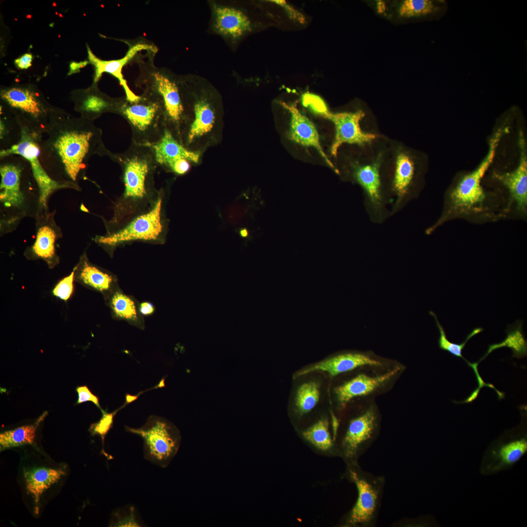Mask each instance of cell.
Masks as SVG:
<instances>
[{
  "label": "cell",
  "instance_id": "1",
  "mask_svg": "<svg viewBox=\"0 0 527 527\" xmlns=\"http://www.w3.org/2000/svg\"><path fill=\"white\" fill-rule=\"evenodd\" d=\"M98 135L90 121L54 107L40 143V158L49 175L77 188Z\"/></svg>",
  "mask_w": 527,
  "mask_h": 527
},
{
  "label": "cell",
  "instance_id": "2",
  "mask_svg": "<svg viewBox=\"0 0 527 527\" xmlns=\"http://www.w3.org/2000/svg\"><path fill=\"white\" fill-rule=\"evenodd\" d=\"M389 142V139L380 135L372 142L362 145L361 159L350 165L351 177L362 188L367 214L376 224L383 223L391 216L382 178Z\"/></svg>",
  "mask_w": 527,
  "mask_h": 527
},
{
  "label": "cell",
  "instance_id": "3",
  "mask_svg": "<svg viewBox=\"0 0 527 527\" xmlns=\"http://www.w3.org/2000/svg\"><path fill=\"white\" fill-rule=\"evenodd\" d=\"M419 177V166L414 151L404 143L390 139L382 178L391 216L416 197Z\"/></svg>",
  "mask_w": 527,
  "mask_h": 527
},
{
  "label": "cell",
  "instance_id": "4",
  "mask_svg": "<svg viewBox=\"0 0 527 527\" xmlns=\"http://www.w3.org/2000/svg\"><path fill=\"white\" fill-rule=\"evenodd\" d=\"M1 105L11 112L20 127L42 136L53 109L35 85L15 84L0 89Z\"/></svg>",
  "mask_w": 527,
  "mask_h": 527
},
{
  "label": "cell",
  "instance_id": "5",
  "mask_svg": "<svg viewBox=\"0 0 527 527\" xmlns=\"http://www.w3.org/2000/svg\"><path fill=\"white\" fill-rule=\"evenodd\" d=\"M348 474L358 491L357 501L345 521V527L375 526L381 508L385 479L348 464Z\"/></svg>",
  "mask_w": 527,
  "mask_h": 527
},
{
  "label": "cell",
  "instance_id": "6",
  "mask_svg": "<svg viewBox=\"0 0 527 527\" xmlns=\"http://www.w3.org/2000/svg\"><path fill=\"white\" fill-rule=\"evenodd\" d=\"M125 429L142 438L144 458L160 467H167L180 448L182 438L179 430L163 417L151 415L142 427L126 426Z\"/></svg>",
  "mask_w": 527,
  "mask_h": 527
},
{
  "label": "cell",
  "instance_id": "7",
  "mask_svg": "<svg viewBox=\"0 0 527 527\" xmlns=\"http://www.w3.org/2000/svg\"><path fill=\"white\" fill-rule=\"evenodd\" d=\"M525 424L506 431L494 440L486 450L480 472L484 476L509 470L527 452V435Z\"/></svg>",
  "mask_w": 527,
  "mask_h": 527
},
{
  "label": "cell",
  "instance_id": "8",
  "mask_svg": "<svg viewBox=\"0 0 527 527\" xmlns=\"http://www.w3.org/2000/svg\"><path fill=\"white\" fill-rule=\"evenodd\" d=\"M0 201L6 208L20 209L26 194L37 186L30 164L19 155L0 159Z\"/></svg>",
  "mask_w": 527,
  "mask_h": 527
},
{
  "label": "cell",
  "instance_id": "9",
  "mask_svg": "<svg viewBox=\"0 0 527 527\" xmlns=\"http://www.w3.org/2000/svg\"><path fill=\"white\" fill-rule=\"evenodd\" d=\"M42 136L27 128L21 127V136L19 142L8 149L0 150V158L19 155L28 161L38 188L39 202L42 206L46 207L49 197L54 191L68 187L54 180L44 167L40 158V143Z\"/></svg>",
  "mask_w": 527,
  "mask_h": 527
},
{
  "label": "cell",
  "instance_id": "10",
  "mask_svg": "<svg viewBox=\"0 0 527 527\" xmlns=\"http://www.w3.org/2000/svg\"><path fill=\"white\" fill-rule=\"evenodd\" d=\"M507 128H500L490 139L488 153L471 173L466 175L452 191L451 206L455 210L465 212L478 208L484 203L486 196L481 182L486 172L492 163L498 143Z\"/></svg>",
  "mask_w": 527,
  "mask_h": 527
},
{
  "label": "cell",
  "instance_id": "11",
  "mask_svg": "<svg viewBox=\"0 0 527 527\" xmlns=\"http://www.w3.org/2000/svg\"><path fill=\"white\" fill-rule=\"evenodd\" d=\"M377 415L372 408L349 422L341 443V454L348 464L356 463L370 446L378 428Z\"/></svg>",
  "mask_w": 527,
  "mask_h": 527
},
{
  "label": "cell",
  "instance_id": "12",
  "mask_svg": "<svg viewBox=\"0 0 527 527\" xmlns=\"http://www.w3.org/2000/svg\"><path fill=\"white\" fill-rule=\"evenodd\" d=\"M321 115L330 120L334 125L335 134L330 152L336 158L340 147L343 144L365 145L372 142L380 136L362 130L360 122L365 116L362 110L334 113L327 109Z\"/></svg>",
  "mask_w": 527,
  "mask_h": 527
},
{
  "label": "cell",
  "instance_id": "13",
  "mask_svg": "<svg viewBox=\"0 0 527 527\" xmlns=\"http://www.w3.org/2000/svg\"><path fill=\"white\" fill-rule=\"evenodd\" d=\"M162 200H157L154 207L147 213L134 219L123 229L112 234L100 236L97 241L103 245L114 246L132 240H155L162 232L161 213Z\"/></svg>",
  "mask_w": 527,
  "mask_h": 527
},
{
  "label": "cell",
  "instance_id": "14",
  "mask_svg": "<svg viewBox=\"0 0 527 527\" xmlns=\"http://www.w3.org/2000/svg\"><path fill=\"white\" fill-rule=\"evenodd\" d=\"M126 43L128 49L125 55L120 59L112 60H103L99 58L92 52L89 46L87 45L88 59L89 62L94 68L93 83H97L103 73L110 74L118 80L123 87L126 95V100L129 102H136L140 99L141 97L136 95L130 89L122 74V69L140 52L158 49L155 45L143 41H126Z\"/></svg>",
  "mask_w": 527,
  "mask_h": 527
},
{
  "label": "cell",
  "instance_id": "15",
  "mask_svg": "<svg viewBox=\"0 0 527 527\" xmlns=\"http://www.w3.org/2000/svg\"><path fill=\"white\" fill-rule=\"evenodd\" d=\"M75 280L86 288L101 293L105 300L120 287L117 277L91 263L85 254L75 266Z\"/></svg>",
  "mask_w": 527,
  "mask_h": 527
},
{
  "label": "cell",
  "instance_id": "16",
  "mask_svg": "<svg viewBox=\"0 0 527 527\" xmlns=\"http://www.w3.org/2000/svg\"><path fill=\"white\" fill-rule=\"evenodd\" d=\"M284 107L290 113L289 128L287 136L291 141L301 145L315 148L328 165L337 173L338 170L329 160L321 145L318 131L313 123L302 114L294 105Z\"/></svg>",
  "mask_w": 527,
  "mask_h": 527
},
{
  "label": "cell",
  "instance_id": "17",
  "mask_svg": "<svg viewBox=\"0 0 527 527\" xmlns=\"http://www.w3.org/2000/svg\"><path fill=\"white\" fill-rule=\"evenodd\" d=\"M74 110L81 114V118L91 120L103 112L119 108L121 103L116 102L101 93L97 83L87 89H75L71 92Z\"/></svg>",
  "mask_w": 527,
  "mask_h": 527
},
{
  "label": "cell",
  "instance_id": "18",
  "mask_svg": "<svg viewBox=\"0 0 527 527\" xmlns=\"http://www.w3.org/2000/svg\"><path fill=\"white\" fill-rule=\"evenodd\" d=\"M365 365L379 366L382 365V364L364 353H346L325 359L302 369L298 372L295 376L298 377L310 372L320 370L326 371L331 377H333Z\"/></svg>",
  "mask_w": 527,
  "mask_h": 527
},
{
  "label": "cell",
  "instance_id": "19",
  "mask_svg": "<svg viewBox=\"0 0 527 527\" xmlns=\"http://www.w3.org/2000/svg\"><path fill=\"white\" fill-rule=\"evenodd\" d=\"M520 159L518 167L511 172L495 174V178L508 189L518 208L524 210L527 204V157L525 141L520 132L519 140Z\"/></svg>",
  "mask_w": 527,
  "mask_h": 527
},
{
  "label": "cell",
  "instance_id": "20",
  "mask_svg": "<svg viewBox=\"0 0 527 527\" xmlns=\"http://www.w3.org/2000/svg\"><path fill=\"white\" fill-rule=\"evenodd\" d=\"M213 12L215 28L223 35L237 39L251 29L248 17L238 9L214 5Z\"/></svg>",
  "mask_w": 527,
  "mask_h": 527
},
{
  "label": "cell",
  "instance_id": "21",
  "mask_svg": "<svg viewBox=\"0 0 527 527\" xmlns=\"http://www.w3.org/2000/svg\"><path fill=\"white\" fill-rule=\"evenodd\" d=\"M104 301L110 308L113 319L124 321L142 330L144 329L145 322L140 312V303L134 297L125 293L119 287Z\"/></svg>",
  "mask_w": 527,
  "mask_h": 527
},
{
  "label": "cell",
  "instance_id": "22",
  "mask_svg": "<svg viewBox=\"0 0 527 527\" xmlns=\"http://www.w3.org/2000/svg\"><path fill=\"white\" fill-rule=\"evenodd\" d=\"M447 9L445 0H403L398 2L395 10L400 19L424 20L440 19Z\"/></svg>",
  "mask_w": 527,
  "mask_h": 527
},
{
  "label": "cell",
  "instance_id": "23",
  "mask_svg": "<svg viewBox=\"0 0 527 527\" xmlns=\"http://www.w3.org/2000/svg\"><path fill=\"white\" fill-rule=\"evenodd\" d=\"M141 97L136 102H122L120 109L130 122L141 130L146 129L152 123L162 105L152 95Z\"/></svg>",
  "mask_w": 527,
  "mask_h": 527
},
{
  "label": "cell",
  "instance_id": "24",
  "mask_svg": "<svg viewBox=\"0 0 527 527\" xmlns=\"http://www.w3.org/2000/svg\"><path fill=\"white\" fill-rule=\"evenodd\" d=\"M399 370L396 368L383 375L370 377L360 374L351 380L335 388L337 400L342 406L352 398L367 395L394 375Z\"/></svg>",
  "mask_w": 527,
  "mask_h": 527
},
{
  "label": "cell",
  "instance_id": "25",
  "mask_svg": "<svg viewBox=\"0 0 527 527\" xmlns=\"http://www.w3.org/2000/svg\"><path fill=\"white\" fill-rule=\"evenodd\" d=\"M65 473L61 469L40 467L24 471L26 488L34 501V511L39 512L41 495L51 486L57 483Z\"/></svg>",
  "mask_w": 527,
  "mask_h": 527
},
{
  "label": "cell",
  "instance_id": "26",
  "mask_svg": "<svg viewBox=\"0 0 527 527\" xmlns=\"http://www.w3.org/2000/svg\"><path fill=\"white\" fill-rule=\"evenodd\" d=\"M57 233L52 226L43 224L38 227L34 243L26 254L30 259H41L51 268L59 263L56 253Z\"/></svg>",
  "mask_w": 527,
  "mask_h": 527
},
{
  "label": "cell",
  "instance_id": "27",
  "mask_svg": "<svg viewBox=\"0 0 527 527\" xmlns=\"http://www.w3.org/2000/svg\"><path fill=\"white\" fill-rule=\"evenodd\" d=\"M148 171L146 162L134 157L126 163L124 172L125 196L141 199L146 193L145 180Z\"/></svg>",
  "mask_w": 527,
  "mask_h": 527
},
{
  "label": "cell",
  "instance_id": "28",
  "mask_svg": "<svg viewBox=\"0 0 527 527\" xmlns=\"http://www.w3.org/2000/svg\"><path fill=\"white\" fill-rule=\"evenodd\" d=\"M157 161L162 164L167 165L170 162L185 159L198 162L199 154L189 151L180 144L168 131H165L161 140L153 145Z\"/></svg>",
  "mask_w": 527,
  "mask_h": 527
},
{
  "label": "cell",
  "instance_id": "29",
  "mask_svg": "<svg viewBox=\"0 0 527 527\" xmlns=\"http://www.w3.org/2000/svg\"><path fill=\"white\" fill-rule=\"evenodd\" d=\"M195 119L188 136V141L191 142L195 139L202 136L213 128L215 115L211 105L206 101H198L194 105Z\"/></svg>",
  "mask_w": 527,
  "mask_h": 527
},
{
  "label": "cell",
  "instance_id": "30",
  "mask_svg": "<svg viewBox=\"0 0 527 527\" xmlns=\"http://www.w3.org/2000/svg\"><path fill=\"white\" fill-rule=\"evenodd\" d=\"M21 136V127L13 114L0 105V150L17 144Z\"/></svg>",
  "mask_w": 527,
  "mask_h": 527
},
{
  "label": "cell",
  "instance_id": "31",
  "mask_svg": "<svg viewBox=\"0 0 527 527\" xmlns=\"http://www.w3.org/2000/svg\"><path fill=\"white\" fill-rule=\"evenodd\" d=\"M42 420V418L41 417L34 425L22 426L0 433V451L10 447L32 444L35 438L37 427Z\"/></svg>",
  "mask_w": 527,
  "mask_h": 527
},
{
  "label": "cell",
  "instance_id": "32",
  "mask_svg": "<svg viewBox=\"0 0 527 527\" xmlns=\"http://www.w3.org/2000/svg\"><path fill=\"white\" fill-rule=\"evenodd\" d=\"M302 435L305 440L321 450H329L333 446L326 419L319 420L304 431Z\"/></svg>",
  "mask_w": 527,
  "mask_h": 527
},
{
  "label": "cell",
  "instance_id": "33",
  "mask_svg": "<svg viewBox=\"0 0 527 527\" xmlns=\"http://www.w3.org/2000/svg\"><path fill=\"white\" fill-rule=\"evenodd\" d=\"M320 391L318 384L309 382L302 384L298 389L295 405L300 415L310 411L319 401Z\"/></svg>",
  "mask_w": 527,
  "mask_h": 527
},
{
  "label": "cell",
  "instance_id": "34",
  "mask_svg": "<svg viewBox=\"0 0 527 527\" xmlns=\"http://www.w3.org/2000/svg\"><path fill=\"white\" fill-rule=\"evenodd\" d=\"M429 314L432 316L436 323L437 326L440 332V337L438 341L439 346L441 349L446 350L452 355L461 357L464 359L467 364L470 366L472 363L468 362L462 355V351L468 341L473 336L476 335L483 330L482 327H477L474 329L466 337L464 342L460 344L453 343L447 339L444 327L439 322L436 315L432 311H429Z\"/></svg>",
  "mask_w": 527,
  "mask_h": 527
},
{
  "label": "cell",
  "instance_id": "35",
  "mask_svg": "<svg viewBox=\"0 0 527 527\" xmlns=\"http://www.w3.org/2000/svg\"><path fill=\"white\" fill-rule=\"evenodd\" d=\"M522 324L519 327L511 331L508 328L507 339L502 343L491 345L486 354L487 355L493 350L503 346H507L512 348L514 356L522 357L526 355L527 344L522 334Z\"/></svg>",
  "mask_w": 527,
  "mask_h": 527
},
{
  "label": "cell",
  "instance_id": "36",
  "mask_svg": "<svg viewBox=\"0 0 527 527\" xmlns=\"http://www.w3.org/2000/svg\"><path fill=\"white\" fill-rule=\"evenodd\" d=\"M112 527H142V521L135 507L126 506L119 508L114 514Z\"/></svg>",
  "mask_w": 527,
  "mask_h": 527
},
{
  "label": "cell",
  "instance_id": "37",
  "mask_svg": "<svg viewBox=\"0 0 527 527\" xmlns=\"http://www.w3.org/2000/svg\"><path fill=\"white\" fill-rule=\"evenodd\" d=\"M101 411L102 413L101 418L98 422L92 424L89 430L92 435H97L101 437L103 446L102 451L105 454L103 450L104 438L112 427L114 417L117 411L107 413L102 409Z\"/></svg>",
  "mask_w": 527,
  "mask_h": 527
},
{
  "label": "cell",
  "instance_id": "38",
  "mask_svg": "<svg viewBox=\"0 0 527 527\" xmlns=\"http://www.w3.org/2000/svg\"><path fill=\"white\" fill-rule=\"evenodd\" d=\"M76 267L67 276L60 280L54 287L53 294L63 301L68 300L73 291V282L75 280Z\"/></svg>",
  "mask_w": 527,
  "mask_h": 527
},
{
  "label": "cell",
  "instance_id": "39",
  "mask_svg": "<svg viewBox=\"0 0 527 527\" xmlns=\"http://www.w3.org/2000/svg\"><path fill=\"white\" fill-rule=\"evenodd\" d=\"M76 391L78 395L77 404H81L87 401H91L101 410H102L99 403V398L93 394L87 386L83 385L78 386L76 388Z\"/></svg>",
  "mask_w": 527,
  "mask_h": 527
},
{
  "label": "cell",
  "instance_id": "40",
  "mask_svg": "<svg viewBox=\"0 0 527 527\" xmlns=\"http://www.w3.org/2000/svg\"><path fill=\"white\" fill-rule=\"evenodd\" d=\"M167 165L176 173L178 174H183L187 172L190 168V164L188 160L185 159H180L173 161L168 163Z\"/></svg>",
  "mask_w": 527,
  "mask_h": 527
},
{
  "label": "cell",
  "instance_id": "41",
  "mask_svg": "<svg viewBox=\"0 0 527 527\" xmlns=\"http://www.w3.org/2000/svg\"><path fill=\"white\" fill-rule=\"evenodd\" d=\"M32 60V55L27 53L16 59L14 63L19 69H26L31 66Z\"/></svg>",
  "mask_w": 527,
  "mask_h": 527
},
{
  "label": "cell",
  "instance_id": "42",
  "mask_svg": "<svg viewBox=\"0 0 527 527\" xmlns=\"http://www.w3.org/2000/svg\"><path fill=\"white\" fill-rule=\"evenodd\" d=\"M139 310L141 314L143 317L149 316L155 312V307L152 303L148 301H143L140 303Z\"/></svg>",
  "mask_w": 527,
  "mask_h": 527
},
{
  "label": "cell",
  "instance_id": "43",
  "mask_svg": "<svg viewBox=\"0 0 527 527\" xmlns=\"http://www.w3.org/2000/svg\"><path fill=\"white\" fill-rule=\"evenodd\" d=\"M385 4L384 2L382 1H379L376 2L377 10L379 13H383L385 10Z\"/></svg>",
  "mask_w": 527,
  "mask_h": 527
},
{
  "label": "cell",
  "instance_id": "44",
  "mask_svg": "<svg viewBox=\"0 0 527 527\" xmlns=\"http://www.w3.org/2000/svg\"><path fill=\"white\" fill-rule=\"evenodd\" d=\"M240 235H241V236L242 237L244 238V237H246L247 236V235L248 234V231H247V230L246 229L243 228V229H242L240 230Z\"/></svg>",
  "mask_w": 527,
  "mask_h": 527
}]
</instances>
